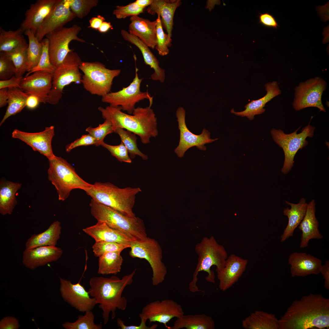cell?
Masks as SVG:
<instances>
[{
  "mask_svg": "<svg viewBox=\"0 0 329 329\" xmlns=\"http://www.w3.org/2000/svg\"><path fill=\"white\" fill-rule=\"evenodd\" d=\"M130 248L129 254L131 257L144 259L149 263L153 272L152 285L157 286L162 283L167 271L162 261V251L158 242L148 237L144 241H133Z\"/></svg>",
  "mask_w": 329,
  "mask_h": 329,
  "instance_id": "30bf717a",
  "label": "cell"
},
{
  "mask_svg": "<svg viewBox=\"0 0 329 329\" xmlns=\"http://www.w3.org/2000/svg\"><path fill=\"white\" fill-rule=\"evenodd\" d=\"M81 28L74 24L71 27L63 28L52 32L46 36L49 41L48 51L50 61L56 68L63 62L67 55L73 51L69 44L73 40L85 43L78 36Z\"/></svg>",
  "mask_w": 329,
  "mask_h": 329,
  "instance_id": "4fadbf2b",
  "label": "cell"
},
{
  "mask_svg": "<svg viewBox=\"0 0 329 329\" xmlns=\"http://www.w3.org/2000/svg\"><path fill=\"white\" fill-rule=\"evenodd\" d=\"M136 271L135 269L121 279L115 276L109 278L97 276L90 278V288L88 292L90 296L95 299L96 304H99V307L103 312L104 325L109 321L111 313V319H113L117 309L122 311L126 309L127 300L122 294L125 288L133 282Z\"/></svg>",
  "mask_w": 329,
  "mask_h": 329,
  "instance_id": "7a4b0ae2",
  "label": "cell"
},
{
  "mask_svg": "<svg viewBox=\"0 0 329 329\" xmlns=\"http://www.w3.org/2000/svg\"><path fill=\"white\" fill-rule=\"evenodd\" d=\"M195 250L198 256V262L189 285V290L193 292L200 291L196 285L199 272L203 271L207 273L206 280L214 283V274L211 270V267L215 266V271L221 269L225 266L228 257L224 247L219 244L213 236L203 237L196 245Z\"/></svg>",
  "mask_w": 329,
  "mask_h": 329,
  "instance_id": "5b68a950",
  "label": "cell"
},
{
  "mask_svg": "<svg viewBox=\"0 0 329 329\" xmlns=\"http://www.w3.org/2000/svg\"><path fill=\"white\" fill-rule=\"evenodd\" d=\"M265 87L267 94L264 96L256 100H252L247 104L245 106V110L243 111L236 112L232 109L231 112L237 116L246 117L250 120H253L255 115L264 112L265 109L264 108L266 104L280 94L281 92L278 83L275 81L267 83Z\"/></svg>",
  "mask_w": 329,
  "mask_h": 329,
  "instance_id": "f1b7e54d",
  "label": "cell"
},
{
  "mask_svg": "<svg viewBox=\"0 0 329 329\" xmlns=\"http://www.w3.org/2000/svg\"><path fill=\"white\" fill-rule=\"evenodd\" d=\"M129 247H130V245L103 241L95 242L92 246L94 255L97 257H99L107 253L122 252Z\"/></svg>",
  "mask_w": 329,
  "mask_h": 329,
  "instance_id": "7dc6e473",
  "label": "cell"
},
{
  "mask_svg": "<svg viewBox=\"0 0 329 329\" xmlns=\"http://www.w3.org/2000/svg\"><path fill=\"white\" fill-rule=\"evenodd\" d=\"M81 62L80 56L73 50L55 68L53 73L52 88L46 103L57 104L62 97L63 89L66 86L72 83L76 84L81 83L82 76L79 66Z\"/></svg>",
  "mask_w": 329,
  "mask_h": 329,
  "instance_id": "ba28073f",
  "label": "cell"
},
{
  "mask_svg": "<svg viewBox=\"0 0 329 329\" xmlns=\"http://www.w3.org/2000/svg\"><path fill=\"white\" fill-rule=\"evenodd\" d=\"M41 42L42 44V51L41 57L37 65L31 69L27 74L26 76L38 71H44L53 73L55 68L51 64L50 59L48 51V39H43Z\"/></svg>",
  "mask_w": 329,
  "mask_h": 329,
  "instance_id": "ee69618b",
  "label": "cell"
},
{
  "mask_svg": "<svg viewBox=\"0 0 329 329\" xmlns=\"http://www.w3.org/2000/svg\"><path fill=\"white\" fill-rule=\"evenodd\" d=\"M53 73L44 71L35 72L23 78L20 88L29 95L37 96L40 102L46 103L52 87Z\"/></svg>",
  "mask_w": 329,
  "mask_h": 329,
  "instance_id": "ffe728a7",
  "label": "cell"
},
{
  "mask_svg": "<svg viewBox=\"0 0 329 329\" xmlns=\"http://www.w3.org/2000/svg\"><path fill=\"white\" fill-rule=\"evenodd\" d=\"M157 15V18L156 19L157 44L155 48L160 55L164 56L168 54V47L171 46V42L169 41L167 34L165 33L163 31L160 15Z\"/></svg>",
  "mask_w": 329,
  "mask_h": 329,
  "instance_id": "bcb514c9",
  "label": "cell"
},
{
  "mask_svg": "<svg viewBox=\"0 0 329 329\" xmlns=\"http://www.w3.org/2000/svg\"><path fill=\"white\" fill-rule=\"evenodd\" d=\"M29 95L20 88H8V106L0 122V126L7 118L19 113L26 106L27 100Z\"/></svg>",
  "mask_w": 329,
  "mask_h": 329,
  "instance_id": "d590c367",
  "label": "cell"
},
{
  "mask_svg": "<svg viewBox=\"0 0 329 329\" xmlns=\"http://www.w3.org/2000/svg\"><path fill=\"white\" fill-rule=\"evenodd\" d=\"M61 228L60 221H56L53 222L44 232L32 235L26 242L25 249L41 246H56L60 238Z\"/></svg>",
  "mask_w": 329,
  "mask_h": 329,
  "instance_id": "d6a6232c",
  "label": "cell"
},
{
  "mask_svg": "<svg viewBox=\"0 0 329 329\" xmlns=\"http://www.w3.org/2000/svg\"><path fill=\"white\" fill-rule=\"evenodd\" d=\"M121 34L125 40L138 48L142 54L144 63L154 69V72L151 75V79L154 80H159L161 82L163 83L165 78L164 70L159 66L158 60L150 51L149 47L137 37L125 30H121Z\"/></svg>",
  "mask_w": 329,
  "mask_h": 329,
  "instance_id": "f546056e",
  "label": "cell"
},
{
  "mask_svg": "<svg viewBox=\"0 0 329 329\" xmlns=\"http://www.w3.org/2000/svg\"><path fill=\"white\" fill-rule=\"evenodd\" d=\"M181 306L177 302L170 299L159 300L150 302L143 307L139 316H142L150 323L158 322L163 324L169 329L167 324L174 317L178 318L184 314Z\"/></svg>",
  "mask_w": 329,
  "mask_h": 329,
  "instance_id": "2e32d148",
  "label": "cell"
},
{
  "mask_svg": "<svg viewBox=\"0 0 329 329\" xmlns=\"http://www.w3.org/2000/svg\"><path fill=\"white\" fill-rule=\"evenodd\" d=\"M58 0H38L32 4L25 13L20 27L24 32L30 30L35 34L38 28L54 8Z\"/></svg>",
  "mask_w": 329,
  "mask_h": 329,
  "instance_id": "603a6c76",
  "label": "cell"
},
{
  "mask_svg": "<svg viewBox=\"0 0 329 329\" xmlns=\"http://www.w3.org/2000/svg\"><path fill=\"white\" fill-rule=\"evenodd\" d=\"M259 23L265 27L277 29L279 25L275 18L267 12L260 13Z\"/></svg>",
  "mask_w": 329,
  "mask_h": 329,
  "instance_id": "db71d44e",
  "label": "cell"
},
{
  "mask_svg": "<svg viewBox=\"0 0 329 329\" xmlns=\"http://www.w3.org/2000/svg\"><path fill=\"white\" fill-rule=\"evenodd\" d=\"M286 204L290 206L284 209L283 215L287 216L288 223L281 237V242L285 241L290 237L293 236L294 231L303 219L306 210L308 203L306 199L302 197L297 204L290 203L286 200Z\"/></svg>",
  "mask_w": 329,
  "mask_h": 329,
  "instance_id": "4dcf8cb0",
  "label": "cell"
},
{
  "mask_svg": "<svg viewBox=\"0 0 329 329\" xmlns=\"http://www.w3.org/2000/svg\"><path fill=\"white\" fill-rule=\"evenodd\" d=\"M79 69L83 72L81 83L90 94L102 97L109 93L114 79L120 73L119 69H110L98 62H82Z\"/></svg>",
  "mask_w": 329,
  "mask_h": 329,
  "instance_id": "9c48e42d",
  "label": "cell"
},
{
  "mask_svg": "<svg viewBox=\"0 0 329 329\" xmlns=\"http://www.w3.org/2000/svg\"><path fill=\"white\" fill-rule=\"evenodd\" d=\"M83 315H78L77 319L74 322L66 321L62 324L65 329H101V324L94 322V316L91 310L85 312Z\"/></svg>",
  "mask_w": 329,
  "mask_h": 329,
  "instance_id": "b9f144b4",
  "label": "cell"
},
{
  "mask_svg": "<svg viewBox=\"0 0 329 329\" xmlns=\"http://www.w3.org/2000/svg\"><path fill=\"white\" fill-rule=\"evenodd\" d=\"M115 8L112 14L118 19L138 16L143 12L144 9L139 7L135 2L126 6L117 5Z\"/></svg>",
  "mask_w": 329,
  "mask_h": 329,
  "instance_id": "681fc988",
  "label": "cell"
},
{
  "mask_svg": "<svg viewBox=\"0 0 329 329\" xmlns=\"http://www.w3.org/2000/svg\"><path fill=\"white\" fill-rule=\"evenodd\" d=\"M55 135L54 127H46L44 130L37 133H28L15 129L12 137L19 139L30 146L35 151L39 152L48 159L55 157L53 154L51 141Z\"/></svg>",
  "mask_w": 329,
  "mask_h": 329,
  "instance_id": "d6986e66",
  "label": "cell"
},
{
  "mask_svg": "<svg viewBox=\"0 0 329 329\" xmlns=\"http://www.w3.org/2000/svg\"><path fill=\"white\" fill-rule=\"evenodd\" d=\"M82 230L95 242H114L130 246L131 243L136 240L126 233L112 228L105 223L100 221Z\"/></svg>",
  "mask_w": 329,
  "mask_h": 329,
  "instance_id": "d4e9b609",
  "label": "cell"
},
{
  "mask_svg": "<svg viewBox=\"0 0 329 329\" xmlns=\"http://www.w3.org/2000/svg\"><path fill=\"white\" fill-rule=\"evenodd\" d=\"M248 263L247 259L235 254H232L228 257L224 267L215 271L219 281L220 289L225 291L237 282L245 271Z\"/></svg>",
  "mask_w": 329,
  "mask_h": 329,
  "instance_id": "44dd1931",
  "label": "cell"
},
{
  "mask_svg": "<svg viewBox=\"0 0 329 329\" xmlns=\"http://www.w3.org/2000/svg\"><path fill=\"white\" fill-rule=\"evenodd\" d=\"M95 139L89 134L83 135L81 137L73 142L68 144L65 147V151L70 152L74 148L81 146H87L96 144Z\"/></svg>",
  "mask_w": 329,
  "mask_h": 329,
  "instance_id": "816d5d0a",
  "label": "cell"
},
{
  "mask_svg": "<svg viewBox=\"0 0 329 329\" xmlns=\"http://www.w3.org/2000/svg\"><path fill=\"white\" fill-rule=\"evenodd\" d=\"M105 20L102 16L98 15L96 17L91 18L89 20L90 25L88 27L95 30H98L102 23Z\"/></svg>",
  "mask_w": 329,
  "mask_h": 329,
  "instance_id": "680465c9",
  "label": "cell"
},
{
  "mask_svg": "<svg viewBox=\"0 0 329 329\" xmlns=\"http://www.w3.org/2000/svg\"><path fill=\"white\" fill-rule=\"evenodd\" d=\"M129 32L138 37L149 47L154 49L157 44L156 20L151 21L138 16H131Z\"/></svg>",
  "mask_w": 329,
  "mask_h": 329,
  "instance_id": "484cf974",
  "label": "cell"
},
{
  "mask_svg": "<svg viewBox=\"0 0 329 329\" xmlns=\"http://www.w3.org/2000/svg\"><path fill=\"white\" fill-rule=\"evenodd\" d=\"M63 251L56 246H41L26 249L23 254L22 262L27 268L34 270L37 268L58 260Z\"/></svg>",
  "mask_w": 329,
  "mask_h": 329,
  "instance_id": "7402d4cb",
  "label": "cell"
},
{
  "mask_svg": "<svg viewBox=\"0 0 329 329\" xmlns=\"http://www.w3.org/2000/svg\"><path fill=\"white\" fill-rule=\"evenodd\" d=\"M70 8L75 16L82 19L89 13L91 9L96 6L98 0H69Z\"/></svg>",
  "mask_w": 329,
  "mask_h": 329,
  "instance_id": "7bdbcfd3",
  "label": "cell"
},
{
  "mask_svg": "<svg viewBox=\"0 0 329 329\" xmlns=\"http://www.w3.org/2000/svg\"><path fill=\"white\" fill-rule=\"evenodd\" d=\"M181 4L180 0H153L147 9L150 14L160 15L162 27L166 31L171 42L174 13Z\"/></svg>",
  "mask_w": 329,
  "mask_h": 329,
  "instance_id": "4316f807",
  "label": "cell"
},
{
  "mask_svg": "<svg viewBox=\"0 0 329 329\" xmlns=\"http://www.w3.org/2000/svg\"><path fill=\"white\" fill-rule=\"evenodd\" d=\"M288 262L290 265L292 277H304L312 274H318L322 265L320 259L305 253L295 252L292 253L288 258Z\"/></svg>",
  "mask_w": 329,
  "mask_h": 329,
  "instance_id": "cb8c5ba5",
  "label": "cell"
},
{
  "mask_svg": "<svg viewBox=\"0 0 329 329\" xmlns=\"http://www.w3.org/2000/svg\"><path fill=\"white\" fill-rule=\"evenodd\" d=\"M112 28V26L110 22L104 21L102 23L98 30L100 33H104Z\"/></svg>",
  "mask_w": 329,
  "mask_h": 329,
  "instance_id": "6125c7cd",
  "label": "cell"
},
{
  "mask_svg": "<svg viewBox=\"0 0 329 329\" xmlns=\"http://www.w3.org/2000/svg\"><path fill=\"white\" fill-rule=\"evenodd\" d=\"M139 317L141 319V322L138 325H126L124 321L119 318H118L117 320V325L121 329H155L157 327L158 325L156 324H154L151 327L147 326L146 323L147 320L142 316Z\"/></svg>",
  "mask_w": 329,
  "mask_h": 329,
  "instance_id": "f5cc1de1",
  "label": "cell"
},
{
  "mask_svg": "<svg viewBox=\"0 0 329 329\" xmlns=\"http://www.w3.org/2000/svg\"><path fill=\"white\" fill-rule=\"evenodd\" d=\"M137 71L136 68L135 77L129 86L123 87L119 91L109 92L102 97V102L109 104L110 106L118 108L121 110L126 111L130 115L132 114L136 103L144 99L148 100L149 106L151 107L153 97L148 92L140 91L142 79L139 78Z\"/></svg>",
  "mask_w": 329,
  "mask_h": 329,
  "instance_id": "7c38bea8",
  "label": "cell"
},
{
  "mask_svg": "<svg viewBox=\"0 0 329 329\" xmlns=\"http://www.w3.org/2000/svg\"><path fill=\"white\" fill-rule=\"evenodd\" d=\"M153 0H136V3L140 7L143 8L149 6L153 2Z\"/></svg>",
  "mask_w": 329,
  "mask_h": 329,
  "instance_id": "be15d7a7",
  "label": "cell"
},
{
  "mask_svg": "<svg viewBox=\"0 0 329 329\" xmlns=\"http://www.w3.org/2000/svg\"><path fill=\"white\" fill-rule=\"evenodd\" d=\"M321 273L324 280V287L329 289V261L327 260L325 264L322 265L320 273Z\"/></svg>",
  "mask_w": 329,
  "mask_h": 329,
  "instance_id": "6f0895ef",
  "label": "cell"
},
{
  "mask_svg": "<svg viewBox=\"0 0 329 329\" xmlns=\"http://www.w3.org/2000/svg\"><path fill=\"white\" fill-rule=\"evenodd\" d=\"M300 128L288 134L285 133L281 129H272L271 131L274 141L282 148L284 152L285 160L281 169L284 174H287L292 169L295 156L298 150L307 145L306 138L312 137L313 135L314 127L309 124L303 128L301 133H297Z\"/></svg>",
  "mask_w": 329,
  "mask_h": 329,
  "instance_id": "8fae6325",
  "label": "cell"
},
{
  "mask_svg": "<svg viewBox=\"0 0 329 329\" xmlns=\"http://www.w3.org/2000/svg\"><path fill=\"white\" fill-rule=\"evenodd\" d=\"M90 205L91 214L97 221L104 222L136 240L144 241L148 238L143 221L140 218L128 217L92 199Z\"/></svg>",
  "mask_w": 329,
  "mask_h": 329,
  "instance_id": "8992f818",
  "label": "cell"
},
{
  "mask_svg": "<svg viewBox=\"0 0 329 329\" xmlns=\"http://www.w3.org/2000/svg\"><path fill=\"white\" fill-rule=\"evenodd\" d=\"M101 146L107 149L111 155L115 157L119 161L129 163H132L128 151L122 142L117 145H110L103 142Z\"/></svg>",
  "mask_w": 329,
  "mask_h": 329,
  "instance_id": "f907efd6",
  "label": "cell"
},
{
  "mask_svg": "<svg viewBox=\"0 0 329 329\" xmlns=\"http://www.w3.org/2000/svg\"><path fill=\"white\" fill-rule=\"evenodd\" d=\"M8 88L0 89V107L5 106L8 104Z\"/></svg>",
  "mask_w": 329,
  "mask_h": 329,
  "instance_id": "94428289",
  "label": "cell"
},
{
  "mask_svg": "<svg viewBox=\"0 0 329 329\" xmlns=\"http://www.w3.org/2000/svg\"><path fill=\"white\" fill-rule=\"evenodd\" d=\"M150 106L135 108L132 114L125 113L118 108L108 106L99 107L102 117L110 121L115 132L118 128L126 129L140 136L142 143H150L151 137L158 134L157 119L153 110Z\"/></svg>",
  "mask_w": 329,
  "mask_h": 329,
  "instance_id": "3957f363",
  "label": "cell"
},
{
  "mask_svg": "<svg viewBox=\"0 0 329 329\" xmlns=\"http://www.w3.org/2000/svg\"><path fill=\"white\" fill-rule=\"evenodd\" d=\"M16 68L12 60L5 52H0V80H7L15 75Z\"/></svg>",
  "mask_w": 329,
  "mask_h": 329,
  "instance_id": "c3c4849f",
  "label": "cell"
},
{
  "mask_svg": "<svg viewBox=\"0 0 329 329\" xmlns=\"http://www.w3.org/2000/svg\"><path fill=\"white\" fill-rule=\"evenodd\" d=\"M214 329L215 324L212 317L204 313L184 315L177 318L169 329Z\"/></svg>",
  "mask_w": 329,
  "mask_h": 329,
  "instance_id": "836d02e7",
  "label": "cell"
},
{
  "mask_svg": "<svg viewBox=\"0 0 329 329\" xmlns=\"http://www.w3.org/2000/svg\"><path fill=\"white\" fill-rule=\"evenodd\" d=\"M326 88V82L319 77L300 83L295 88L293 108L295 110L299 111L307 107H314L325 112L321 97Z\"/></svg>",
  "mask_w": 329,
  "mask_h": 329,
  "instance_id": "5bb4252c",
  "label": "cell"
},
{
  "mask_svg": "<svg viewBox=\"0 0 329 329\" xmlns=\"http://www.w3.org/2000/svg\"><path fill=\"white\" fill-rule=\"evenodd\" d=\"M20 327L18 320L13 316L4 317L0 321V329H18Z\"/></svg>",
  "mask_w": 329,
  "mask_h": 329,
  "instance_id": "11a10c76",
  "label": "cell"
},
{
  "mask_svg": "<svg viewBox=\"0 0 329 329\" xmlns=\"http://www.w3.org/2000/svg\"><path fill=\"white\" fill-rule=\"evenodd\" d=\"M76 17L69 0H58L54 8L38 28L35 35L41 42L47 34L60 29Z\"/></svg>",
  "mask_w": 329,
  "mask_h": 329,
  "instance_id": "ac0fdd59",
  "label": "cell"
},
{
  "mask_svg": "<svg viewBox=\"0 0 329 329\" xmlns=\"http://www.w3.org/2000/svg\"><path fill=\"white\" fill-rule=\"evenodd\" d=\"M40 102L39 99L37 96L29 95L27 100L26 106L29 109H33L37 107Z\"/></svg>",
  "mask_w": 329,
  "mask_h": 329,
  "instance_id": "91938a15",
  "label": "cell"
},
{
  "mask_svg": "<svg viewBox=\"0 0 329 329\" xmlns=\"http://www.w3.org/2000/svg\"><path fill=\"white\" fill-rule=\"evenodd\" d=\"M23 32L20 27L15 31H6L0 27V52L11 51L21 45L25 40Z\"/></svg>",
  "mask_w": 329,
  "mask_h": 329,
  "instance_id": "74e56055",
  "label": "cell"
},
{
  "mask_svg": "<svg viewBox=\"0 0 329 329\" xmlns=\"http://www.w3.org/2000/svg\"><path fill=\"white\" fill-rule=\"evenodd\" d=\"M48 177L56 190L59 200L64 201L74 189L84 191L92 185L77 174L74 168L61 157L48 159Z\"/></svg>",
  "mask_w": 329,
  "mask_h": 329,
  "instance_id": "52a82bcc",
  "label": "cell"
},
{
  "mask_svg": "<svg viewBox=\"0 0 329 329\" xmlns=\"http://www.w3.org/2000/svg\"><path fill=\"white\" fill-rule=\"evenodd\" d=\"M28 45L25 40L19 46L14 50L5 52L13 62L16 68L15 75L18 77H23L27 71L28 60L27 50Z\"/></svg>",
  "mask_w": 329,
  "mask_h": 329,
  "instance_id": "ab89813d",
  "label": "cell"
},
{
  "mask_svg": "<svg viewBox=\"0 0 329 329\" xmlns=\"http://www.w3.org/2000/svg\"><path fill=\"white\" fill-rule=\"evenodd\" d=\"M279 329L329 328V299L310 293L295 300L278 320Z\"/></svg>",
  "mask_w": 329,
  "mask_h": 329,
  "instance_id": "6da1fadb",
  "label": "cell"
},
{
  "mask_svg": "<svg viewBox=\"0 0 329 329\" xmlns=\"http://www.w3.org/2000/svg\"><path fill=\"white\" fill-rule=\"evenodd\" d=\"M23 78V77H16L14 75L7 80H0V89L12 88H20V84Z\"/></svg>",
  "mask_w": 329,
  "mask_h": 329,
  "instance_id": "9f6ffc18",
  "label": "cell"
},
{
  "mask_svg": "<svg viewBox=\"0 0 329 329\" xmlns=\"http://www.w3.org/2000/svg\"><path fill=\"white\" fill-rule=\"evenodd\" d=\"M86 131L95 139L96 142L95 145L96 146L101 145L107 135L114 132L111 122L107 119H105L103 123L99 124L96 127L93 128L91 126L87 127Z\"/></svg>",
  "mask_w": 329,
  "mask_h": 329,
  "instance_id": "f6af8a7d",
  "label": "cell"
},
{
  "mask_svg": "<svg viewBox=\"0 0 329 329\" xmlns=\"http://www.w3.org/2000/svg\"><path fill=\"white\" fill-rule=\"evenodd\" d=\"M176 115L180 131L179 144L175 150V152L178 157H182L188 150L193 147H196L200 150H205L206 149L205 146V144L218 140V138L211 139L210 133L205 128L199 135L191 132L186 126L185 122L186 111L182 107L178 108Z\"/></svg>",
  "mask_w": 329,
  "mask_h": 329,
  "instance_id": "9a60e30c",
  "label": "cell"
},
{
  "mask_svg": "<svg viewBox=\"0 0 329 329\" xmlns=\"http://www.w3.org/2000/svg\"><path fill=\"white\" fill-rule=\"evenodd\" d=\"M28 38L29 44L27 50L28 67L27 71L29 72L35 67L40 61L42 51V44L30 30L24 32Z\"/></svg>",
  "mask_w": 329,
  "mask_h": 329,
  "instance_id": "f35d334b",
  "label": "cell"
},
{
  "mask_svg": "<svg viewBox=\"0 0 329 329\" xmlns=\"http://www.w3.org/2000/svg\"><path fill=\"white\" fill-rule=\"evenodd\" d=\"M59 290L64 301L78 311L85 312L92 310L96 304L88 291L80 282L73 284L71 281L59 278Z\"/></svg>",
  "mask_w": 329,
  "mask_h": 329,
  "instance_id": "e0dca14e",
  "label": "cell"
},
{
  "mask_svg": "<svg viewBox=\"0 0 329 329\" xmlns=\"http://www.w3.org/2000/svg\"><path fill=\"white\" fill-rule=\"evenodd\" d=\"M242 325L245 329H279L275 315L262 311L251 313L242 320Z\"/></svg>",
  "mask_w": 329,
  "mask_h": 329,
  "instance_id": "e575fe53",
  "label": "cell"
},
{
  "mask_svg": "<svg viewBox=\"0 0 329 329\" xmlns=\"http://www.w3.org/2000/svg\"><path fill=\"white\" fill-rule=\"evenodd\" d=\"M92 199L129 217H135L133 209L139 187L120 188L110 182H95L84 190Z\"/></svg>",
  "mask_w": 329,
  "mask_h": 329,
  "instance_id": "277c9868",
  "label": "cell"
},
{
  "mask_svg": "<svg viewBox=\"0 0 329 329\" xmlns=\"http://www.w3.org/2000/svg\"><path fill=\"white\" fill-rule=\"evenodd\" d=\"M120 252L106 253L99 257L97 273L102 275L119 272L123 261Z\"/></svg>",
  "mask_w": 329,
  "mask_h": 329,
  "instance_id": "8d00e7d4",
  "label": "cell"
},
{
  "mask_svg": "<svg viewBox=\"0 0 329 329\" xmlns=\"http://www.w3.org/2000/svg\"><path fill=\"white\" fill-rule=\"evenodd\" d=\"M22 184L2 178L0 180V213L2 215H11L17 202L16 194Z\"/></svg>",
  "mask_w": 329,
  "mask_h": 329,
  "instance_id": "1f68e13d",
  "label": "cell"
},
{
  "mask_svg": "<svg viewBox=\"0 0 329 329\" xmlns=\"http://www.w3.org/2000/svg\"><path fill=\"white\" fill-rule=\"evenodd\" d=\"M315 205L314 199L308 203L305 215L298 226V228L302 232L300 245L301 248L307 247L310 239H320L323 238L319 230V223L316 217Z\"/></svg>",
  "mask_w": 329,
  "mask_h": 329,
  "instance_id": "83f0119b",
  "label": "cell"
},
{
  "mask_svg": "<svg viewBox=\"0 0 329 329\" xmlns=\"http://www.w3.org/2000/svg\"><path fill=\"white\" fill-rule=\"evenodd\" d=\"M115 132L119 136L121 142L123 143L129 154L130 158L134 159L136 155H138L143 160L148 159L147 156L141 152L137 147V138L136 134L119 128H117Z\"/></svg>",
  "mask_w": 329,
  "mask_h": 329,
  "instance_id": "60d3db41",
  "label": "cell"
}]
</instances>
